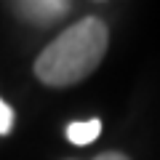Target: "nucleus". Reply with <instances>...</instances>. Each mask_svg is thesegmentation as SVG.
Masks as SVG:
<instances>
[{
	"label": "nucleus",
	"instance_id": "3",
	"mask_svg": "<svg viewBox=\"0 0 160 160\" xmlns=\"http://www.w3.org/2000/svg\"><path fill=\"white\" fill-rule=\"evenodd\" d=\"M99 133H102V123H99V120L72 123V126L67 128V139L72 144H80V147H86V144H91L93 139H99Z\"/></svg>",
	"mask_w": 160,
	"mask_h": 160
},
{
	"label": "nucleus",
	"instance_id": "2",
	"mask_svg": "<svg viewBox=\"0 0 160 160\" xmlns=\"http://www.w3.org/2000/svg\"><path fill=\"white\" fill-rule=\"evenodd\" d=\"M13 8L29 22L51 24L69 11V3H64V0H32V3H16Z\"/></svg>",
	"mask_w": 160,
	"mask_h": 160
},
{
	"label": "nucleus",
	"instance_id": "5",
	"mask_svg": "<svg viewBox=\"0 0 160 160\" xmlns=\"http://www.w3.org/2000/svg\"><path fill=\"white\" fill-rule=\"evenodd\" d=\"M96 160H131L128 155H123V152H102Z\"/></svg>",
	"mask_w": 160,
	"mask_h": 160
},
{
	"label": "nucleus",
	"instance_id": "1",
	"mask_svg": "<svg viewBox=\"0 0 160 160\" xmlns=\"http://www.w3.org/2000/svg\"><path fill=\"white\" fill-rule=\"evenodd\" d=\"M109 43V29L99 16H86L64 29L43 48L35 62V75L51 88H67L86 80L102 64Z\"/></svg>",
	"mask_w": 160,
	"mask_h": 160
},
{
	"label": "nucleus",
	"instance_id": "4",
	"mask_svg": "<svg viewBox=\"0 0 160 160\" xmlns=\"http://www.w3.org/2000/svg\"><path fill=\"white\" fill-rule=\"evenodd\" d=\"M11 128H13V109L8 107L3 99H0V136H3V133H8Z\"/></svg>",
	"mask_w": 160,
	"mask_h": 160
}]
</instances>
